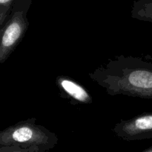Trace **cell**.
Instances as JSON below:
<instances>
[{
  "label": "cell",
  "mask_w": 152,
  "mask_h": 152,
  "mask_svg": "<svg viewBox=\"0 0 152 152\" xmlns=\"http://www.w3.org/2000/svg\"><path fill=\"white\" fill-rule=\"evenodd\" d=\"M88 76L109 95L152 99V62L145 58L116 56Z\"/></svg>",
  "instance_id": "cell-1"
},
{
  "label": "cell",
  "mask_w": 152,
  "mask_h": 152,
  "mask_svg": "<svg viewBox=\"0 0 152 152\" xmlns=\"http://www.w3.org/2000/svg\"><path fill=\"white\" fill-rule=\"evenodd\" d=\"M55 133L37 124V118H28L0 131V146H39L48 151L57 145Z\"/></svg>",
  "instance_id": "cell-2"
},
{
  "label": "cell",
  "mask_w": 152,
  "mask_h": 152,
  "mask_svg": "<svg viewBox=\"0 0 152 152\" xmlns=\"http://www.w3.org/2000/svg\"><path fill=\"white\" fill-rule=\"evenodd\" d=\"M32 0H16L0 27V65L4 63L25 37L29 27L28 13Z\"/></svg>",
  "instance_id": "cell-3"
},
{
  "label": "cell",
  "mask_w": 152,
  "mask_h": 152,
  "mask_svg": "<svg viewBox=\"0 0 152 152\" xmlns=\"http://www.w3.org/2000/svg\"><path fill=\"white\" fill-rule=\"evenodd\" d=\"M112 131L117 137L127 142L152 138V113L122 119L114 125Z\"/></svg>",
  "instance_id": "cell-4"
},
{
  "label": "cell",
  "mask_w": 152,
  "mask_h": 152,
  "mask_svg": "<svg viewBox=\"0 0 152 152\" xmlns=\"http://www.w3.org/2000/svg\"><path fill=\"white\" fill-rule=\"evenodd\" d=\"M56 85L62 98L68 100L72 105L91 104L93 98L84 86L71 77L57 76Z\"/></svg>",
  "instance_id": "cell-5"
},
{
  "label": "cell",
  "mask_w": 152,
  "mask_h": 152,
  "mask_svg": "<svg viewBox=\"0 0 152 152\" xmlns=\"http://www.w3.org/2000/svg\"><path fill=\"white\" fill-rule=\"evenodd\" d=\"M0 152H48L39 146L23 147L19 145L0 146Z\"/></svg>",
  "instance_id": "cell-6"
},
{
  "label": "cell",
  "mask_w": 152,
  "mask_h": 152,
  "mask_svg": "<svg viewBox=\"0 0 152 152\" xmlns=\"http://www.w3.org/2000/svg\"><path fill=\"white\" fill-rule=\"evenodd\" d=\"M15 1L16 0H0V27L10 15Z\"/></svg>",
  "instance_id": "cell-7"
},
{
  "label": "cell",
  "mask_w": 152,
  "mask_h": 152,
  "mask_svg": "<svg viewBox=\"0 0 152 152\" xmlns=\"http://www.w3.org/2000/svg\"><path fill=\"white\" fill-rule=\"evenodd\" d=\"M142 152H152V146H151V147L145 149L144 151H142Z\"/></svg>",
  "instance_id": "cell-8"
}]
</instances>
